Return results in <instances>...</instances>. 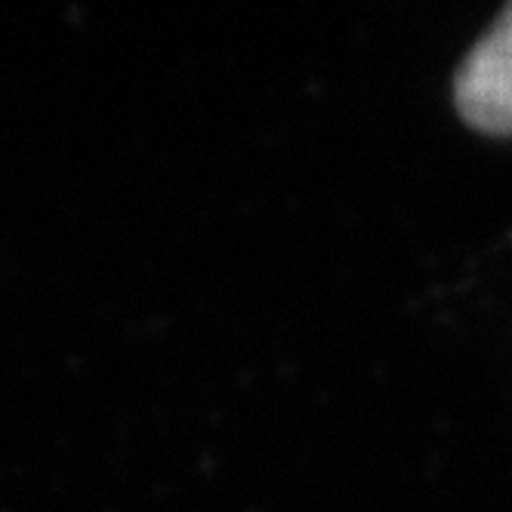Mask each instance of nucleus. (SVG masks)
Instances as JSON below:
<instances>
[{"mask_svg": "<svg viewBox=\"0 0 512 512\" xmlns=\"http://www.w3.org/2000/svg\"><path fill=\"white\" fill-rule=\"evenodd\" d=\"M463 121L491 136H512V4L475 44L454 78Z\"/></svg>", "mask_w": 512, "mask_h": 512, "instance_id": "obj_1", "label": "nucleus"}]
</instances>
